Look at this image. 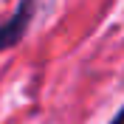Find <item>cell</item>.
<instances>
[{
	"label": "cell",
	"mask_w": 124,
	"mask_h": 124,
	"mask_svg": "<svg viewBox=\"0 0 124 124\" xmlns=\"http://www.w3.org/2000/svg\"><path fill=\"white\" fill-rule=\"evenodd\" d=\"M110 124H124V110H121V113H118V116L113 118V121H110Z\"/></svg>",
	"instance_id": "cell-2"
},
{
	"label": "cell",
	"mask_w": 124,
	"mask_h": 124,
	"mask_svg": "<svg viewBox=\"0 0 124 124\" xmlns=\"http://www.w3.org/2000/svg\"><path fill=\"white\" fill-rule=\"evenodd\" d=\"M28 17H31V0H25L23 8H20V11H17V14L0 28V51L8 48V45H14L17 39H20V34H23L25 25H28Z\"/></svg>",
	"instance_id": "cell-1"
}]
</instances>
